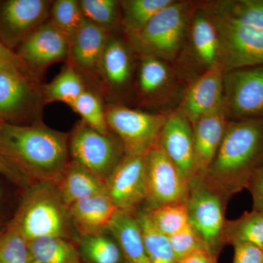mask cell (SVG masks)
<instances>
[{
    "label": "cell",
    "mask_w": 263,
    "mask_h": 263,
    "mask_svg": "<svg viewBox=\"0 0 263 263\" xmlns=\"http://www.w3.org/2000/svg\"><path fill=\"white\" fill-rule=\"evenodd\" d=\"M69 138L41 121L26 126L4 122L0 152L27 179L57 184L70 163Z\"/></svg>",
    "instance_id": "6da1fadb"
},
{
    "label": "cell",
    "mask_w": 263,
    "mask_h": 263,
    "mask_svg": "<svg viewBox=\"0 0 263 263\" xmlns=\"http://www.w3.org/2000/svg\"><path fill=\"white\" fill-rule=\"evenodd\" d=\"M263 164V119L232 120L205 176L230 197Z\"/></svg>",
    "instance_id": "7a4b0ae2"
},
{
    "label": "cell",
    "mask_w": 263,
    "mask_h": 263,
    "mask_svg": "<svg viewBox=\"0 0 263 263\" xmlns=\"http://www.w3.org/2000/svg\"><path fill=\"white\" fill-rule=\"evenodd\" d=\"M195 8V2L174 0L141 30L127 35L133 51L139 57H153L167 62L176 60L186 42Z\"/></svg>",
    "instance_id": "3957f363"
},
{
    "label": "cell",
    "mask_w": 263,
    "mask_h": 263,
    "mask_svg": "<svg viewBox=\"0 0 263 263\" xmlns=\"http://www.w3.org/2000/svg\"><path fill=\"white\" fill-rule=\"evenodd\" d=\"M68 211L55 183H37L31 189L11 221L27 240L68 235Z\"/></svg>",
    "instance_id": "277c9868"
},
{
    "label": "cell",
    "mask_w": 263,
    "mask_h": 263,
    "mask_svg": "<svg viewBox=\"0 0 263 263\" xmlns=\"http://www.w3.org/2000/svg\"><path fill=\"white\" fill-rule=\"evenodd\" d=\"M189 185V223L218 257L226 245V212L230 197L204 174L197 175Z\"/></svg>",
    "instance_id": "5b68a950"
},
{
    "label": "cell",
    "mask_w": 263,
    "mask_h": 263,
    "mask_svg": "<svg viewBox=\"0 0 263 263\" xmlns=\"http://www.w3.org/2000/svg\"><path fill=\"white\" fill-rule=\"evenodd\" d=\"M69 149L74 162L92 173L104 182L125 155L117 136L103 134L81 120L69 138Z\"/></svg>",
    "instance_id": "8992f818"
},
{
    "label": "cell",
    "mask_w": 263,
    "mask_h": 263,
    "mask_svg": "<svg viewBox=\"0 0 263 263\" xmlns=\"http://www.w3.org/2000/svg\"><path fill=\"white\" fill-rule=\"evenodd\" d=\"M110 131L122 142L126 155H145L158 141L168 114H149L119 104L105 108Z\"/></svg>",
    "instance_id": "52a82bcc"
},
{
    "label": "cell",
    "mask_w": 263,
    "mask_h": 263,
    "mask_svg": "<svg viewBox=\"0 0 263 263\" xmlns=\"http://www.w3.org/2000/svg\"><path fill=\"white\" fill-rule=\"evenodd\" d=\"M44 105L40 79L24 67H0V121L23 117L40 119Z\"/></svg>",
    "instance_id": "ba28073f"
},
{
    "label": "cell",
    "mask_w": 263,
    "mask_h": 263,
    "mask_svg": "<svg viewBox=\"0 0 263 263\" xmlns=\"http://www.w3.org/2000/svg\"><path fill=\"white\" fill-rule=\"evenodd\" d=\"M146 197L145 210L171 203H186L189 181L159 146L152 147L145 155Z\"/></svg>",
    "instance_id": "9c48e42d"
},
{
    "label": "cell",
    "mask_w": 263,
    "mask_h": 263,
    "mask_svg": "<svg viewBox=\"0 0 263 263\" xmlns=\"http://www.w3.org/2000/svg\"><path fill=\"white\" fill-rule=\"evenodd\" d=\"M224 106L230 121L263 119V65L224 72Z\"/></svg>",
    "instance_id": "30bf717a"
},
{
    "label": "cell",
    "mask_w": 263,
    "mask_h": 263,
    "mask_svg": "<svg viewBox=\"0 0 263 263\" xmlns=\"http://www.w3.org/2000/svg\"><path fill=\"white\" fill-rule=\"evenodd\" d=\"M53 2L8 0L0 6V40L8 48L21 45L50 19Z\"/></svg>",
    "instance_id": "8fae6325"
},
{
    "label": "cell",
    "mask_w": 263,
    "mask_h": 263,
    "mask_svg": "<svg viewBox=\"0 0 263 263\" xmlns=\"http://www.w3.org/2000/svg\"><path fill=\"white\" fill-rule=\"evenodd\" d=\"M215 24L220 44L219 62L224 72L263 65V29Z\"/></svg>",
    "instance_id": "7c38bea8"
},
{
    "label": "cell",
    "mask_w": 263,
    "mask_h": 263,
    "mask_svg": "<svg viewBox=\"0 0 263 263\" xmlns=\"http://www.w3.org/2000/svg\"><path fill=\"white\" fill-rule=\"evenodd\" d=\"M145 155L125 154L105 181L107 193L119 211L136 213L146 201Z\"/></svg>",
    "instance_id": "4fadbf2b"
},
{
    "label": "cell",
    "mask_w": 263,
    "mask_h": 263,
    "mask_svg": "<svg viewBox=\"0 0 263 263\" xmlns=\"http://www.w3.org/2000/svg\"><path fill=\"white\" fill-rule=\"evenodd\" d=\"M69 48L68 41L49 19L20 45L17 54L30 73L41 80L49 66L67 60Z\"/></svg>",
    "instance_id": "5bb4252c"
},
{
    "label": "cell",
    "mask_w": 263,
    "mask_h": 263,
    "mask_svg": "<svg viewBox=\"0 0 263 263\" xmlns=\"http://www.w3.org/2000/svg\"><path fill=\"white\" fill-rule=\"evenodd\" d=\"M224 75L217 62L189 84L178 111L192 126L200 118L224 107Z\"/></svg>",
    "instance_id": "9a60e30c"
},
{
    "label": "cell",
    "mask_w": 263,
    "mask_h": 263,
    "mask_svg": "<svg viewBox=\"0 0 263 263\" xmlns=\"http://www.w3.org/2000/svg\"><path fill=\"white\" fill-rule=\"evenodd\" d=\"M111 30L85 20L82 27L70 43L67 62L76 69L84 81L103 90L100 65L104 49Z\"/></svg>",
    "instance_id": "2e32d148"
},
{
    "label": "cell",
    "mask_w": 263,
    "mask_h": 263,
    "mask_svg": "<svg viewBox=\"0 0 263 263\" xmlns=\"http://www.w3.org/2000/svg\"><path fill=\"white\" fill-rule=\"evenodd\" d=\"M157 143L189 182L197 176L193 126L182 114H168Z\"/></svg>",
    "instance_id": "e0dca14e"
},
{
    "label": "cell",
    "mask_w": 263,
    "mask_h": 263,
    "mask_svg": "<svg viewBox=\"0 0 263 263\" xmlns=\"http://www.w3.org/2000/svg\"><path fill=\"white\" fill-rule=\"evenodd\" d=\"M186 36L187 54L199 76L219 62V32L212 15L195 3Z\"/></svg>",
    "instance_id": "ac0fdd59"
},
{
    "label": "cell",
    "mask_w": 263,
    "mask_h": 263,
    "mask_svg": "<svg viewBox=\"0 0 263 263\" xmlns=\"http://www.w3.org/2000/svg\"><path fill=\"white\" fill-rule=\"evenodd\" d=\"M134 54L127 39L110 34L100 65L103 90L118 94L129 87L134 69Z\"/></svg>",
    "instance_id": "d6986e66"
},
{
    "label": "cell",
    "mask_w": 263,
    "mask_h": 263,
    "mask_svg": "<svg viewBox=\"0 0 263 263\" xmlns=\"http://www.w3.org/2000/svg\"><path fill=\"white\" fill-rule=\"evenodd\" d=\"M229 122L224 106L200 118L193 124L197 176L205 174L209 171L221 146Z\"/></svg>",
    "instance_id": "ffe728a7"
},
{
    "label": "cell",
    "mask_w": 263,
    "mask_h": 263,
    "mask_svg": "<svg viewBox=\"0 0 263 263\" xmlns=\"http://www.w3.org/2000/svg\"><path fill=\"white\" fill-rule=\"evenodd\" d=\"M139 57L137 88L140 98L151 104L168 100L175 86V75L167 62L153 57Z\"/></svg>",
    "instance_id": "44dd1931"
},
{
    "label": "cell",
    "mask_w": 263,
    "mask_h": 263,
    "mask_svg": "<svg viewBox=\"0 0 263 263\" xmlns=\"http://www.w3.org/2000/svg\"><path fill=\"white\" fill-rule=\"evenodd\" d=\"M216 23L263 29V0L197 2Z\"/></svg>",
    "instance_id": "7402d4cb"
},
{
    "label": "cell",
    "mask_w": 263,
    "mask_h": 263,
    "mask_svg": "<svg viewBox=\"0 0 263 263\" xmlns=\"http://www.w3.org/2000/svg\"><path fill=\"white\" fill-rule=\"evenodd\" d=\"M67 211L70 220L85 235L108 229L118 209L105 191L74 202Z\"/></svg>",
    "instance_id": "603a6c76"
},
{
    "label": "cell",
    "mask_w": 263,
    "mask_h": 263,
    "mask_svg": "<svg viewBox=\"0 0 263 263\" xmlns=\"http://www.w3.org/2000/svg\"><path fill=\"white\" fill-rule=\"evenodd\" d=\"M108 230L120 247L124 263H152L136 213L118 210Z\"/></svg>",
    "instance_id": "cb8c5ba5"
},
{
    "label": "cell",
    "mask_w": 263,
    "mask_h": 263,
    "mask_svg": "<svg viewBox=\"0 0 263 263\" xmlns=\"http://www.w3.org/2000/svg\"><path fill=\"white\" fill-rule=\"evenodd\" d=\"M56 185L67 209L81 199L106 191L105 182L74 161Z\"/></svg>",
    "instance_id": "d4e9b609"
},
{
    "label": "cell",
    "mask_w": 263,
    "mask_h": 263,
    "mask_svg": "<svg viewBox=\"0 0 263 263\" xmlns=\"http://www.w3.org/2000/svg\"><path fill=\"white\" fill-rule=\"evenodd\" d=\"M86 81L69 62L47 84L43 85L45 104L60 102L70 106L87 89Z\"/></svg>",
    "instance_id": "484cf974"
},
{
    "label": "cell",
    "mask_w": 263,
    "mask_h": 263,
    "mask_svg": "<svg viewBox=\"0 0 263 263\" xmlns=\"http://www.w3.org/2000/svg\"><path fill=\"white\" fill-rule=\"evenodd\" d=\"M34 263H81L74 246L61 237H46L29 240Z\"/></svg>",
    "instance_id": "4316f807"
},
{
    "label": "cell",
    "mask_w": 263,
    "mask_h": 263,
    "mask_svg": "<svg viewBox=\"0 0 263 263\" xmlns=\"http://www.w3.org/2000/svg\"><path fill=\"white\" fill-rule=\"evenodd\" d=\"M174 0H124L120 1L121 23L126 34L141 30L160 10Z\"/></svg>",
    "instance_id": "83f0119b"
},
{
    "label": "cell",
    "mask_w": 263,
    "mask_h": 263,
    "mask_svg": "<svg viewBox=\"0 0 263 263\" xmlns=\"http://www.w3.org/2000/svg\"><path fill=\"white\" fill-rule=\"evenodd\" d=\"M226 245L247 243L263 251V212L253 209L238 219L227 221Z\"/></svg>",
    "instance_id": "f1b7e54d"
},
{
    "label": "cell",
    "mask_w": 263,
    "mask_h": 263,
    "mask_svg": "<svg viewBox=\"0 0 263 263\" xmlns=\"http://www.w3.org/2000/svg\"><path fill=\"white\" fill-rule=\"evenodd\" d=\"M85 19L77 0H57L52 3L50 21L65 36L69 44L84 24Z\"/></svg>",
    "instance_id": "f546056e"
},
{
    "label": "cell",
    "mask_w": 263,
    "mask_h": 263,
    "mask_svg": "<svg viewBox=\"0 0 263 263\" xmlns=\"http://www.w3.org/2000/svg\"><path fill=\"white\" fill-rule=\"evenodd\" d=\"M83 253L92 263L124 262L120 247L113 236L100 233L83 235Z\"/></svg>",
    "instance_id": "4dcf8cb0"
},
{
    "label": "cell",
    "mask_w": 263,
    "mask_h": 263,
    "mask_svg": "<svg viewBox=\"0 0 263 263\" xmlns=\"http://www.w3.org/2000/svg\"><path fill=\"white\" fill-rule=\"evenodd\" d=\"M145 212L154 228L167 237L190 224L186 203L166 204Z\"/></svg>",
    "instance_id": "1f68e13d"
},
{
    "label": "cell",
    "mask_w": 263,
    "mask_h": 263,
    "mask_svg": "<svg viewBox=\"0 0 263 263\" xmlns=\"http://www.w3.org/2000/svg\"><path fill=\"white\" fill-rule=\"evenodd\" d=\"M70 107L89 127L103 134L110 133L105 115L106 107L96 91L87 88Z\"/></svg>",
    "instance_id": "d6a6232c"
},
{
    "label": "cell",
    "mask_w": 263,
    "mask_h": 263,
    "mask_svg": "<svg viewBox=\"0 0 263 263\" xmlns=\"http://www.w3.org/2000/svg\"><path fill=\"white\" fill-rule=\"evenodd\" d=\"M152 263H177L168 238L154 228L144 209L136 213Z\"/></svg>",
    "instance_id": "836d02e7"
},
{
    "label": "cell",
    "mask_w": 263,
    "mask_h": 263,
    "mask_svg": "<svg viewBox=\"0 0 263 263\" xmlns=\"http://www.w3.org/2000/svg\"><path fill=\"white\" fill-rule=\"evenodd\" d=\"M0 263H34L28 240L13 221L0 235Z\"/></svg>",
    "instance_id": "e575fe53"
},
{
    "label": "cell",
    "mask_w": 263,
    "mask_h": 263,
    "mask_svg": "<svg viewBox=\"0 0 263 263\" xmlns=\"http://www.w3.org/2000/svg\"><path fill=\"white\" fill-rule=\"evenodd\" d=\"M85 19L104 29L111 30L121 22L120 1L117 0H80Z\"/></svg>",
    "instance_id": "d590c367"
},
{
    "label": "cell",
    "mask_w": 263,
    "mask_h": 263,
    "mask_svg": "<svg viewBox=\"0 0 263 263\" xmlns=\"http://www.w3.org/2000/svg\"><path fill=\"white\" fill-rule=\"evenodd\" d=\"M167 238L176 260L200 249L210 250L190 224Z\"/></svg>",
    "instance_id": "8d00e7d4"
},
{
    "label": "cell",
    "mask_w": 263,
    "mask_h": 263,
    "mask_svg": "<svg viewBox=\"0 0 263 263\" xmlns=\"http://www.w3.org/2000/svg\"><path fill=\"white\" fill-rule=\"evenodd\" d=\"M233 246V263H263V251L256 246L247 243H238Z\"/></svg>",
    "instance_id": "74e56055"
},
{
    "label": "cell",
    "mask_w": 263,
    "mask_h": 263,
    "mask_svg": "<svg viewBox=\"0 0 263 263\" xmlns=\"http://www.w3.org/2000/svg\"><path fill=\"white\" fill-rule=\"evenodd\" d=\"M247 189L252 195L253 209L263 212V164L251 176Z\"/></svg>",
    "instance_id": "f35d334b"
},
{
    "label": "cell",
    "mask_w": 263,
    "mask_h": 263,
    "mask_svg": "<svg viewBox=\"0 0 263 263\" xmlns=\"http://www.w3.org/2000/svg\"><path fill=\"white\" fill-rule=\"evenodd\" d=\"M0 175L11 179L17 183H22L27 181L25 176L15 165L10 162L1 152H0Z\"/></svg>",
    "instance_id": "ab89813d"
},
{
    "label": "cell",
    "mask_w": 263,
    "mask_h": 263,
    "mask_svg": "<svg viewBox=\"0 0 263 263\" xmlns=\"http://www.w3.org/2000/svg\"><path fill=\"white\" fill-rule=\"evenodd\" d=\"M217 257L209 249H204L178 259L177 263H217Z\"/></svg>",
    "instance_id": "60d3db41"
},
{
    "label": "cell",
    "mask_w": 263,
    "mask_h": 263,
    "mask_svg": "<svg viewBox=\"0 0 263 263\" xmlns=\"http://www.w3.org/2000/svg\"><path fill=\"white\" fill-rule=\"evenodd\" d=\"M5 65L19 66L27 69L18 54L12 51L0 40V67Z\"/></svg>",
    "instance_id": "b9f144b4"
},
{
    "label": "cell",
    "mask_w": 263,
    "mask_h": 263,
    "mask_svg": "<svg viewBox=\"0 0 263 263\" xmlns=\"http://www.w3.org/2000/svg\"><path fill=\"white\" fill-rule=\"evenodd\" d=\"M5 122H3V121H0V132H1L2 127H3V124H4Z\"/></svg>",
    "instance_id": "7bdbcfd3"
},
{
    "label": "cell",
    "mask_w": 263,
    "mask_h": 263,
    "mask_svg": "<svg viewBox=\"0 0 263 263\" xmlns=\"http://www.w3.org/2000/svg\"><path fill=\"white\" fill-rule=\"evenodd\" d=\"M0 235H1V234H0Z\"/></svg>",
    "instance_id": "ee69618b"
}]
</instances>
